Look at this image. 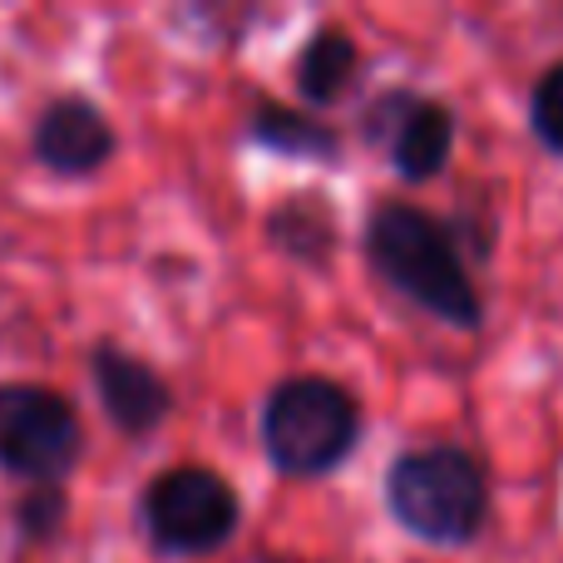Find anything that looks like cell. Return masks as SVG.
Instances as JSON below:
<instances>
[{
	"instance_id": "14",
	"label": "cell",
	"mask_w": 563,
	"mask_h": 563,
	"mask_svg": "<svg viewBox=\"0 0 563 563\" xmlns=\"http://www.w3.org/2000/svg\"><path fill=\"white\" fill-rule=\"evenodd\" d=\"M267 563H297V559H267Z\"/></svg>"
},
{
	"instance_id": "2",
	"label": "cell",
	"mask_w": 563,
	"mask_h": 563,
	"mask_svg": "<svg viewBox=\"0 0 563 563\" xmlns=\"http://www.w3.org/2000/svg\"><path fill=\"white\" fill-rule=\"evenodd\" d=\"M386 515L430 549H470L489 525V475L455 440L400 450L386 470Z\"/></svg>"
},
{
	"instance_id": "13",
	"label": "cell",
	"mask_w": 563,
	"mask_h": 563,
	"mask_svg": "<svg viewBox=\"0 0 563 563\" xmlns=\"http://www.w3.org/2000/svg\"><path fill=\"white\" fill-rule=\"evenodd\" d=\"M529 134L544 154L563 158V59H554L529 89Z\"/></svg>"
},
{
	"instance_id": "7",
	"label": "cell",
	"mask_w": 563,
	"mask_h": 563,
	"mask_svg": "<svg viewBox=\"0 0 563 563\" xmlns=\"http://www.w3.org/2000/svg\"><path fill=\"white\" fill-rule=\"evenodd\" d=\"M119 134L89 95H55L30 124V158L55 178H95L114 164Z\"/></svg>"
},
{
	"instance_id": "6",
	"label": "cell",
	"mask_w": 563,
	"mask_h": 563,
	"mask_svg": "<svg viewBox=\"0 0 563 563\" xmlns=\"http://www.w3.org/2000/svg\"><path fill=\"white\" fill-rule=\"evenodd\" d=\"M361 139L390 158L400 184H430V178H440L445 164L455 158L460 119L445 99L420 95V89H410V85H396L366 104V114H361Z\"/></svg>"
},
{
	"instance_id": "9",
	"label": "cell",
	"mask_w": 563,
	"mask_h": 563,
	"mask_svg": "<svg viewBox=\"0 0 563 563\" xmlns=\"http://www.w3.org/2000/svg\"><path fill=\"white\" fill-rule=\"evenodd\" d=\"M263 238L287 263L321 273V267H331V257H336V247H341L336 203H331L321 188H291L287 198H277V203L267 208Z\"/></svg>"
},
{
	"instance_id": "5",
	"label": "cell",
	"mask_w": 563,
	"mask_h": 563,
	"mask_svg": "<svg viewBox=\"0 0 563 563\" xmlns=\"http://www.w3.org/2000/svg\"><path fill=\"white\" fill-rule=\"evenodd\" d=\"M85 455L69 396L40 380H0V470L25 485H65Z\"/></svg>"
},
{
	"instance_id": "11",
	"label": "cell",
	"mask_w": 563,
	"mask_h": 563,
	"mask_svg": "<svg viewBox=\"0 0 563 563\" xmlns=\"http://www.w3.org/2000/svg\"><path fill=\"white\" fill-rule=\"evenodd\" d=\"M243 134L247 144L267 148V154L307 158V164H341V148H346V139L331 119H317L311 109H291L282 99H257Z\"/></svg>"
},
{
	"instance_id": "4",
	"label": "cell",
	"mask_w": 563,
	"mask_h": 563,
	"mask_svg": "<svg viewBox=\"0 0 563 563\" xmlns=\"http://www.w3.org/2000/svg\"><path fill=\"white\" fill-rule=\"evenodd\" d=\"M243 499L213 465H168L139 489V529L164 559H208L233 544Z\"/></svg>"
},
{
	"instance_id": "8",
	"label": "cell",
	"mask_w": 563,
	"mask_h": 563,
	"mask_svg": "<svg viewBox=\"0 0 563 563\" xmlns=\"http://www.w3.org/2000/svg\"><path fill=\"white\" fill-rule=\"evenodd\" d=\"M89 380H95V396L104 406L109 426L129 440L154 435L174 416V386L119 341H95L89 346Z\"/></svg>"
},
{
	"instance_id": "1",
	"label": "cell",
	"mask_w": 563,
	"mask_h": 563,
	"mask_svg": "<svg viewBox=\"0 0 563 563\" xmlns=\"http://www.w3.org/2000/svg\"><path fill=\"white\" fill-rule=\"evenodd\" d=\"M361 253H366L371 273L416 311L455 331L485 327V297H479L450 218L406 203V198H380L361 228Z\"/></svg>"
},
{
	"instance_id": "3",
	"label": "cell",
	"mask_w": 563,
	"mask_h": 563,
	"mask_svg": "<svg viewBox=\"0 0 563 563\" xmlns=\"http://www.w3.org/2000/svg\"><path fill=\"white\" fill-rule=\"evenodd\" d=\"M361 400L351 386L321 371L282 376L263 396L257 435L263 455L287 479H321L341 470L361 445Z\"/></svg>"
},
{
	"instance_id": "12",
	"label": "cell",
	"mask_w": 563,
	"mask_h": 563,
	"mask_svg": "<svg viewBox=\"0 0 563 563\" xmlns=\"http://www.w3.org/2000/svg\"><path fill=\"white\" fill-rule=\"evenodd\" d=\"M65 519H69L65 485H30L25 495L15 499V539L25 549L55 544L59 529H65Z\"/></svg>"
},
{
	"instance_id": "10",
	"label": "cell",
	"mask_w": 563,
	"mask_h": 563,
	"mask_svg": "<svg viewBox=\"0 0 563 563\" xmlns=\"http://www.w3.org/2000/svg\"><path fill=\"white\" fill-rule=\"evenodd\" d=\"M361 79V45L346 25H317L301 40L297 59H291V85L301 95V109H331L346 99Z\"/></svg>"
}]
</instances>
